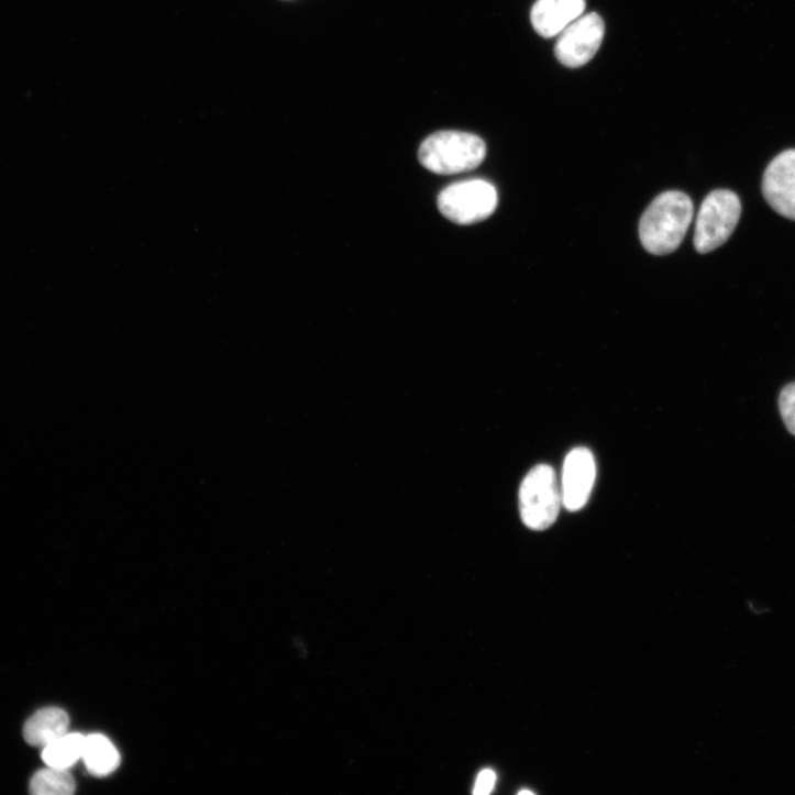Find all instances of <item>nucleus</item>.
Returning a JSON list of instances; mask_svg holds the SVG:
<instances>
[{"label":"nucleus","mask_w":795,"mask_h":795,"mask_svg":"<svg viewBox=\"0 0 795 795\" xmlns=\"http://www.w3.org/2000/svg\"><path fill=\"white\" fill-rule=\"evenodd\" d=\"M693 216L694 205L686 194L671 190L659 195L640 221L644 249L654 255L674 252L683 242Z\"/></svg>","instance_id":"nucleus-1"},{"label":"nucleus","mask_w":795,"mask_h":795,"mask_svg":"<svg viewBox=\"0 0 795 795\" xmlns=\"http://www.w3.org/2000/svg\"><path fill=\"white\" fill-rule=\"evenodd\" d=\"M486 156L484 141L474 134L442 131L430 135L419 148V161L438 175H455L477 168Z\"/></svg>","instance_id":"nucleus-2"},{"label":"nucleus","mask_w":795,"mask_h":795,"mask_svg":"<svg viewBox=\"0 0 795 795\" xmlns=\"http://www.w3.org/2000/svg\"><path fill=\"white\" fill-rule=\"evenodd\" d=\"M562 505V487L552 466L540 464L525 476L519 488V510L528 528H550L559 518Z\"/></svg>","instance_id":"nucleus-3"},{"label":"nucleus","mask_w":795,"mask_h":795,"mask_svg":"<svg viewBox=\"0 0 795 795\" xmlns=\"http://www.w3.org/2000/svg\"><path fill=\"white\" fill-rule=\"evenodd\" d=\"M741 216L739 197L730 190L711 191L703 201L695 227L694 245L699 253H709L733 233Z\"/></svg>","instance_id":"nucleus-4"},{"label":"nucleus","mask_w":795,"mask_h":795,"mask_svg":"<svg viewBox=\"0 0 795 795\" xmlns=\"http://www.w3.org/2000/svg\"><path fill=\"white\" fill-rule=\"evenodd\" d=\"M497 191L488 181L473 179L453 184L438 198L440 212L457 224H473L486 220L496 210Z\"/></svg>","instance_id":"nucleus-5"},{"label":"nucleus","mask_w":795,"mask_h":795,"mask_svg":"<svg viewBox=\"0 0 795 795\" xmlns=\"http://www.w3.org/2000/svg\"><path fill=\"white\" fill-rule=\"evenodd\" d=\"M605 34V22L598 14L583 15L559 36L556 58L568 68H581L596 56Z\"/></svg>","instance_id":"nucleus-6"},{"label":"nucleus","mask_w":795,"mask_h":795,"mask_svg":"<svg viewBox=\"0 0 795 795\" xmlns=\"http://www.w3.org/2000/svg\"><path fill=\"white\" fill-rule=\"evenodd\" d=\"M762 194L775 212L795 221V150L782 152L768 165Z\"/></svg>","instance_id":"nucleus-7"},{"label":"nucleus","mask_w":795,"mask_h":795,"mask_svg":"<svg viewBox=\"0 0 795 795\" xmlns=\"http://www.w3.org/2000/svg\"><path fill=\"white\" fill-rule=\"evenodd\" d=\"M597 475L596 461L587 448H576L566 457L563 468V505L570 511L581 510L588 503Z\"/></svg>","instance_id":"nucleus-8"},{"label":"nucleus","mask_w":795,"mask_h":795,"mask_svg":"<svg viewBox=\"0 0 795 795\" xmlns=\"http://www.w3.org/2000/svg\"><path fill=\"white\" fill-rule=\"evenodd\" d=\"M585 10L586 0H538L530 21L540 36L554 38L583 16Z\"/></svg>","instance_id":"nucleus-9"},{"label":"nucleus","mask_w":795,"mask_h":795,"mask_svg":"<svg viewBox=\"0 0 795 795\" xmlns=\"http://www.w3.org/2000/svg\"><path fill=\"white\" fill-rule=\"evenodd\" d=\"M68 714L56 707L45 708L33 715L24 727L25 740L36 747H46L68 733Z\"/></svg>","instance_id":"nucleus-10"},{"label":"nucleus","mask_w":795,"mask_h":795,"mask_svg":"<svg viewBox=\"0 0 795 795\" xmlns=\"http://www.w3.org/2000/svg\"><path fill=\"white\" fill-rule=\"evenodd\" d=\"M82 758L89 771L96 775L109 774L120 763V754L117 748L102 735L86 737Z\"/></svg>","instance_id":"nucleus-11"},{"label":"nucleus","mask_w":795,"mask_h":795,"mask_svg":"<svg viewBox=\"0 0 795 795\" xmlns=\"http://www.w3.org/2000/svg\"><path fill=\"white\" fill-rule=\"evenodd\" d=\"M85 739L80 733H66L44 747L43 759L48 766L68 769L80 758L85 746Z\"/></svg>","instance_id":"nucleus-12"},{"label":"nucleus","mask_w":795,"mask_h":795,"mask_svg":"<svg viewBox=\"0 0 795 795\" xmlns=\"http://www.w3.org/2000/svg\"><path fill=\"white\" fill-rule=\"evenodd\" d=\"M76 791V782L67 769L48 766L33 776L31 792L35 795H70Z\"/></svg>","instance_id":"nucleus-13"},{"label":"nucleus","mask_w":795,"mask_h":795,"mask_svg":"<svg viewBox=\"0 0 795 795\" xmlns=\"http://www.w3.org/2000/svg\"><path fill=\"white\" fill-rule=\"evenodd\" d=\"M779 408L787 430L795 435V383L782 389Z\"/></svg>","instance_id":"nucleus-14"},{"label":"nucleus","mask_w":795,"mask_h":795,"mask_svg":"<svg viewBox=\"0 0 795 795\" xmlns=\"http://www.w3.org/2000/svg\"><path fill=\"white\" fill-rule=\"evenodd\" d=\"M495 782L496 773L493 770L485 769L478 774L473 793L487 795L493 791Z\"/></svg>","instance_id":"nucleus-15"},{"label":"nucleus","mask_w":795,"mask_h":795,"mask_svg":"<svg viewBox=\"0 0 795 795\" xmlns=\"http://www.w3.org/2000/svg\"><path fill=\"white\" fill-rule=\"evenodd\" d=\"M519 794H520V795H522V794L532 795V794H534V792L529 791V790H522V791L519 792Z\"/></svg>","instance_id":"nucleus-16"}]
</instances>
